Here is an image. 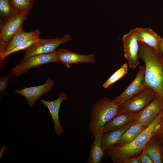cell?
Listing matches in <instances>:
<instances>
[{
	"mask_svg": "<svg viewBox=\"0 0 163 163\" xmlns=\"http://www.w3.org/2000/svg\"><path fill=\"white\" fill-rule=\"evenodd\" d=\"M40 38L26 41L17 45L8 51L0 53V60L4 61L7 56L15 52L21 50H24L32 44L38 41Z\"/></svg>",
	"mask_w": 163,
	"mask_h": 163,
	"instance_id": "24",
	"label": "cell"
},
{
	"mask_svg": "<svg viewBox=\"0 0 163 163\" xmlns=\"http://www.w3.org/2000/svg\"></svg>",
	"mask_w": 163,
	"mask_h": 163,
	"instance_id": "29",
	"label": "cell"
},
{
	"mask_svg": "<svg viewBox=\"0 0 163 163\" xmlns=\"http://www.w3.org/2000/svg\"><path fill=\"white\" fill-rule=\"evenodd\" d=\"M25 14H14L1 26L0 53L3 52L14 35L22 28L27 19Z\"/></svg>",
	"mask_w": 163,
	"mask_h": 163,
	"instance_id": "8",
	"label": "cell"
},
{
	"mask_svg": "<svg viewBox=\"0 0 163 163\" xmlns=\"http://www.w3.org/2000/svg\"><path fill=\"white\" fill-rule=\"evenodd\" d=\"M140 113L123 112L118 113L103 127V133L118 128L129 123L137 121Z\"/></svg>",
	"mask_w": 163,
	"mask_h": 163,
	"instance_id": "15",
	"label": "cell"
},
{
	"mask_svg": "<svg viewBox=\"0 0 163 163\" xmlns=\"http://www.w3.org/2000/svg\"><path fill=\"white\" fill-rule=\"evenodd\" d=\"M145 67L140 66L133 82L119 95L113 100L118 105L124 103L145 90L147 87L145 79Z\"/></svg>",
	"mask_w": 163,
	"mask_h": 163,
	"instance_id": "9",
	"label": "cell"
},
{
	"mask_svg": "<svg viewBox=\"0 0 163 163\" xmlns=\"http://www.w3.org/2000/svg\"><path fill=\"white\" fill-rule=\"evenodd\" d=\"M11 76V75L7 77L2 76L0 79V91L2 92L6 89L8 83V80Z\"/></svg>",
	"mask_w": 163,
	"mask_h": 163,
	"instance_id": "25",
	"label": "cell"
},
{
	"mask_svg": "<svg viewBox=\"0 0 163 163\" xmlns=\"http://www.w3.org/2000/svg\"><path fill=\"white\" fill-rule=\"evenodd\" d=\"M124 56L128 61L129 67L133 69L139 64V42L134 29L130 30L122 37Z\"/></svg>",
	"mask_w": 163,
	"mask_h": 163,
	"instance_id": "7",
	"label": "cell"
},
{
	"mask_svg": "<svg viewBox=\"0 0 163 163\" xmlns=\"http://www.w3.org/2000/svg\"><path fill=\"white\" fill-rule=\"evenodd\" d=\"M157 95L152 89L147 87L143 91L120 105L118 114L138 113L148 106Z\"/></svg>",
	"mask_w": 163,
	"mask_h": 163,
	"instance_id": "5",
	"label": "cell"
},
{
	"mask_svg": "<svg viewBox=\"0 0 163 163\" xmlns=\"http://www.w3.org/2000/svg\"><path fill=\"white\" fill-rule=\"evenodd\" d=\"M119 106L106 97L99 99L94 103L90 113L88 130L93 135L118 113Z\"/></svg>",
	"mask_w": 163,
	"mask_h": 163,
	"instance_id": "3",
	"label": "cell"
},
{
	"mask_svg": "<svg viewBox=\"0 0 163 163\" xmlns=\"http://www.w3.org/2000/svg\"><path fill=\"white\" fill-rule=\"evenodd\" d=\"M40 35V31L39 30L26 32L24 31L22 27L14 35L3 52L8 51L26 41L39 38Z\"/></svg>",
	"mask_w": 163,
	"mask_h": 163,
	"instance_id": "18",
	"label": "cell"
},
{
	"mask_svg": "<svg viewBox=\"0 0 163 163\" xmlns=\"http://www.w3.org/2000/svg\"><path fill=\"white\" fill-rule=\"evenodd\" d=\"M72 40L68 34H66L62 37L50 39L40 38L37 42L32 44L24 50V59L36 55L53 52L59 45L66 43Z\"/></svg>",
	"mask_w": 163,
	"mask_h": 163,
	"instance_id": "4",
	"label": "cell"
},
{
	"mask_svg": "<svg viewBox=\"0 0 163 163\" xmlns=\"http://www.w3.org/2000/svg\"><path fill=\"white\" fill-rule=\"evenodd\" d=\"M139 156L140 163H154L151 158L144 151Z\"/></svg>",
	"mask_w": 163,
	"mask_h": 163,
	"instance_id": "26",
	"label": "cell"
},
{
	"mask_svg": "<svg viewBox=\"0 0 163 163\" xmlns=\"http://www.w3.org/2000/svg\"><path fill=\"white\" fill-rule=\"evenodd\" d=\"M139 56L145 64L147 86L163 97V56L158 50L139 42Z\"/></svg>",
	"mask_w": 163,
	"mask_h": 163,
	"instance_id": "1",
	"label": "cell"
},
{
	"mask_svg": "<svg viewBox=\"0 0 163 163\" xmlns=\"http://www.w3.org/2000/svg\"><path fill=\"white\" fill-rule=\"evenodd\" d=\"M67 95L64 92H61L58 94V97L53 101H46L39 98L42 103L48 109L49 114L53 121L55 132L57 136H61L63 129L59 122V111L60 107L62 102L66 101L68 98Z\"/></svg>",
	"mask_w": 163,
	"mask_h": 163,
	"instance_id": "11",
	"label": "cell"
},
{
	"mask_svg": "<svg viewBox=\"0 0 163 163\" xmlns=\"http://www.w3.org/2000/svg\"><path fill=\"white\" fill-rule=\"evenodd\" d=\"M143 151L149 156L154 163L162 162L161 149L152 137L146 143Z\"/></svg>",
	"mask_w": 163,
	"mask_h": 163,
	"instance_id": "20",
	"label": "cell"
},
{
	"mask_svg": "<svg viewBox=\"0 0 163 163\" xmlns=\"http://www.w3.org/2000/svg\"><path fill=\"white\" fill-rule=\"evenodd\" d=\"M163 107V97L157 95L151 102L140 111L137 122L147 127L152 122Z\"/></svg>",
	"mask_w": 163,
	"mask_h": 163,
	"instance_id": "13",
	"label": "cell"
},
{
	"mask_svg": "<svg viewBox=\"0 0 163 163\" xmlns=\"http://www.w3.org/2000/svg\"><path fill=\"white\" fill-rule=\"evenodd\" d=\"M57 52L36 55L22 59L17 65L13 67L10 73L13 75L19 76L26 73L33 67H38L42 65L57 62Z\"/></svg>",
	"mask_w": 163,
	"mask_h": 163,
	"instance_id": "6",
	"label": "cell"
},
{
	"mask_svg": "<svg viewBox=\"0 0 163 163\" xmlns=\"http://www.w3.org/2000/svg\"><path fill=\"white\" fill-rule=\"evenodd\" d=\"M35 0H10L15 14H25L29 13Z\"/></svg>",
	"mask_w": 163,
	"mask_h": 163,
	"instance_id": "21",
	"label": "cell"
},
{
	"mask_svg": "<svg viewBox=\"0 0 163 163\" xmlns=\"http://www.w3.org/2000/svg\"><path fill=\"white\" fill-rule=\"evenodd\" d=\"M103 127L96 131L93 134L94 139L89 151L87 159L88 163H100L105 157L104 151L102 148L101 140L103 133Z\"/></svg>",
	"mask_w": 163,
	"mask_h": 163,
	"instance_id": "16",
	"label": "cell"
},
{
	"mask_svg": "<svg viewBox=\"0 0 163 163\" xmlns=\"http://www.w3.org/2000/svg\"><path fill=\"white\" fill-rule=\"evenodd\" d=\"M0 14L1 26L15 14L10 0H0Z\"/></svg>",
	"mask_w": 163,
	"mask_h": 163,
	"instance_id": "22",
	"label": "cell"
},
{
	"mask_svg": "<svg viewBox=\"0 0 163 163\" xmlns=\"http://www.w3.org/2000/svg\"><path fill=\"white\" fill-rule=\"evenodd\" d=\"M137 122L129 128L115 146H121L132 142L146 127Z\"/></svg>",
	"mask_w": 163,
	"mask_h": 163,
	"instance_id": "19",
	"label": "cell"
},
{
	"mask_svg": "<svg viewBox=\"0 0 163 163\" xmlns=\"http://www.w3.org/2000/svg\"><path fill=\"white\" fill-rule=\"evenodd\" d=\"M135 30L139 42L145 43L158 50V46L161 38L150 28L137 27Z\"/></svg>",
	"mask_w": 163,
	"mask_h": 163,
	"instance_id": "17",
	"label": "cell"
},
{
	"mask_svg": "<svg viewBox=\"0 0 163 163\" xmlns=\"http://www.w3.org/2000/svg\"><path fill=\"white\" fill-rule=\"evenodd\" d=\"M158 51L163 56V38H161L158 46Z\"/></svg>",
	"mask_w": 163,
	"mask_h": 163,
	"instance_id": "28",
	"label": "cell"
},
{
	"mask_svg": "<svg viewBox=\"0 0 163 163\" xmlns=\"http://www.w3.org/2000/svg\"><path fill=\"white\" fill-rule=\"evenodd\" d=\"M139 158L140 156L131 158L125 160L123 163H140Z\"/></svg>",
	"mask_w": 163,
	"mask_h": 163,
	"instance_id": "27",
	"label": "cell"
},
{
	"mask_svg": "<svg viewBox=\"0 0 163 163\" xmlns=\"http://www.w3.org/2000/svg\"><path fill=\"white\" fill-rule=\"evenodd\" d=\"M137 121L128 123L115 130L103 133L101 140V145L103 149L106 150L115 146L126 130Z\"/></svg>",
	"mask_w": 163,
	"mask_h": 163,
	"instance_id": "14",
	"label": "cell"
},
{
	"mask_svg": "<svg viewBox=\"0 0 163 163\" xmlns=\"http://www.w3.org/2000/svg\"><path fill=\"white\" fill-rule=\"evenodd\" d=\"M54 85V81L49 78L43 85L25 87L21 90H15L14 92L24 97L27 101L28 105L31 107L41 96L51 92Z\"/></svg>",
	"mask_w": 163,
	"mask_h": 163,
	"instance_id": "10",
	"label": "cell"
},
{
	"mask_svg": "<svg viewBox=\"0 0 163 163\" xmlns=\"http://www.w3.org/2000/svg\"><path fill=\"white\" fill-rule=\"evenodd\" d=\"M57 62H59L69 68L71 64L77 63H94L95 55L93 54L82 55L60 48L57 51Z\"/></svg>",
	"mask_w": 163,
	"mask_h": 163,
	"instance_id": "12",
	"label": "cell"
},
{
	"mask_svg": "<svg viewBox=\"0 0 163 163\" xmlns=\"http://www.w3.org/2000/svg\"><path fill=\"white\" fill-rule=\"evenodd\" d=\"M163 114L162 110L149 125L130 143L114 146L107 150V154L113 162L123 163L126 159L141 154L146 143L152 137L155 127L161 121Z\"/></svg>",
	"mask_w": 163,
	"mask_h": 163,
	"instance_id": "2",
	"label": "cell"
},
{
	"mask_svg": "<svg viewBox=\"0 0 163 163\" xmlns=\"http://www.w3.org/2000/svg\"><path fill=\"white\" fill-rule=\"evenodd\" d=\"M128 65L126 63L123 64L121 67L113 73L103 84V87L107 88L123 77L128 72Z\"/></svg>",
	"mask_w": 163,
	"mask_h": 163,
	"instance_id": "23",
	"label": "cell"
}]
</instances>
